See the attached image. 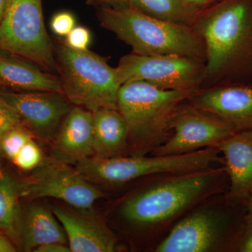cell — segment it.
I'll use <instances>...</instances> for the list:
<instances>
[{
	"label": "cell",
	"mask_w": 252,
	"mask_h": 252,
	"mask_svg": "<svg viewBox=\"0 0 252 252\" xmlns=\"http://www.w3.org/2000/svg\"><path fill=\"white\" fill-rule=\"evenodd\" d=\"M225 173L224 167H213L152 176L122 202L119 214L127 224L157 236L194 207L220 193Z\"/></svg>",
	"instance_id": "cell-1"
},
{
	"label": "cell",
	"mask_w": 252,
	"mask_h": 252,
	"mask_svg": "<svg viewBox=\"0 0 252 252\" xmlns=\"http://www.w3.org/2000/svg\"><path fill=\"white\" fill-rule=\"evenodd\" d=\"M192 27L205 49L203 89L252 79V0H220L199 12Z\"/></svg>",
	"instance_id": "cell-2"
},
{
	"label": "cell",
	"mask_w": 252,
	"mask_h": 252,
	"mask_svg": "<svg viewBox=\"0 0 252 252\" xmlns=\"http://www.w3.org/2000/svg\"><path fill=\"white\" fill-rule=\"evenodd\" d=\"M99 25L142 56L179 55L205 63L203 39L192 26L163 21L133 8L97 7Z\"/></svg>",
	"instance_id": "cell-3"
},
{
	"label": "cell",
	"mask_w": 252,
	"mask_h": 252,
	"mask_svg": "<svg viewBox=\"0 0 252 252\" xmlns=\"http://www.w3.org/2000/svg\"><path fill=\"white\" fill-rule=\"evenodd\" d=\"M197 92L165 90L141 81L123 84L118 92L117 109L127 125L133 156L152 153L165 142L176 113Z\"/></svg>",
	"instance_id": "cell-4"
},
{
	"label": "cell",
	"mask_w": 252,
	"mask_h": 252,
	"mask_svg": "<svg viewBox=\"0 0 252 252\" xmlns=\"http://www.w3.org/2000/svg\"><path fill=\"white\" fill-rule=\"evenodd\" d=\"M54 44L63 92L69 102L92 112L117 109L118 92L122 85L117 68L89 49H71L61 41Z\"/></svg>",
	"instance_id": "cell-5"
},
{
	"label": "cell",
	"mask_w": 252,
	"mask_h": 252,
	"mask_svg": "<svg viewBox=\"0 0 252 252\" xmlns=\"http://www.w3.org/2000/svg\"><path fill=\"white\" fill-rule=\"evenodd\" d=\"M217 147H207L175 156L91 157L77 163L76 169L89 182L102 185H125L138 179L167 173L198 171L213 167L220 161Z\"/></svg>",
	"instance_id": "cell-6"
},
{
	"label": "cell",
	"mask_w": 252,
	"mask_h": 252,
	"mask_svg": "<svg viewBox=\"0 0 252 252\" xmlns=\"http://www.w3.org/2000/svg\"><path fill=\"white\" fill-rule=\"evenodd\" d=\"M0 51L24 58L46 72H58L41 0H9L0 22Z\"/></svg>",
	"instance_id": "cell-7"
},
{
	"label": "cell",
	"mask_w": 252,
	"mask_h": 252,
	"mask_svg": "<svg viewBox=\"0 0 252 252\" xmlns=\"http://www.w3.org/2000/svg\"><path fill=\"white\" fill-rule=\"evenodd\" d=\"M211 198L194 207L176 222L154 252H215L225 250L231 218L226 210Z\"/></svg>",
	"instance_id": "cell-8"
},
{
	"label": "cell",
	"mask_w": 252,
	"mask_h": 252,
	"mask_svg": "<svg viewBox=\"0 0 252 252\" xmlns=\"http://www.w3.org/2000/svg\"><path fill=\"white\" fill-rule=\"evenodd\" d=\"M121 84L144 81L165 90L198 91L205 79V62L179 55L123 56L117 67Z\"/></svg>",
	"instance_id": "cell-9"
},
{
	"label": "cell",
	"mask_w": 252,
	"mask_h": 252,
	"mask_svg": "<svg viewBox=\"0 0 252 252\" xmlns=\"http://www.w3.org/2000/svg\"><path fill=\"white\" fill-rule=\"evenodd\" d=\"M18 189L20 196L58 199L83 212L91 211L95 202L103 197V193L77 169L53 157L43 159Z\"/></svg>",
	"instance_id": "cell-10"
},
{
	"label": "cell",
	"mask_w": 252,
	"mask_h": 252,
	"mask_svg": "<svg viewBox=\"0 0 252 252\" xmlns=\"http://www.w3.org/2000/svg\"><path fill=\"white\" fill-rule=\"evenodd\" d=\"M171 137L152 152L153 155L175 156L207 147H217L236 130L220 118L185 102L172 121Z\"/></svg>",
	"instance_id": "cell-11"
},
{
	"label": "cell",
	"mask_w": 252,
	"mask_h": 252,
	"mask_svg": "<svg viewBox=\"0 0 252 252\" xmlns=\"http://www.w3.org/2000/svg\"><path fill=\"white\" fill-rule=\"evenodd\" d=\"M0 97L15 109L32 135L42 140L55 137L72 108L63 92H0Z\"/></svg>",
	"instance_id": "cell-12"
},
{
	"label": "cell",
	"mask_w": 252,
	"mask_h": 252,
	"mask_svg": "<svg viewBox=\"0 0 252 252\" xmlns=\"http://www.w3.org/2000/svg\"><path fill=\"white\" fill-rule=\"evenodd\" d=\"M188 102L220 118L237 132L252 131V83L220 84L200 89Z\"/></svg>",
	"instance_id": "cell-13"
},
{
	"label": "cell",
	"mask_w": 252,
	"mask_h": 252,
	"mask_svg": "<svg viewBox=\"0 0 252 252\" xmlns=\"http://www.w3.org/2000/svg\"><path fill=\"white\" fill-rule=\"evenodd\" d=\"M51 149V157L68 165H77L94 155L93 112L75 106L63 119Z\"/></svg>",
	"instance_id": "cell-14"
},
{
	"label": "cell",
	"mask_w": 252,
	"mask_h": 252,
	"mask_svg": "<svg viewBox=\"0 0 252 252\" xmlns=\"http://www.w3.org/2000/svg\"><path fill=\"white\" fill-rule=\"evenodd\" d=\"M55 216L62 225L68 246L72 252H113L117 240L109 228L88 212L53 207Z\"/></svg>",
	"instance_id": "cell-15"
},
{
	"label": "cell",
	"mask_w": 252,
	"mask_h": 252,
	"mask_svg": "<svg viewBox=\"0 0 252 252\" xmlns=\"http://www.w3.org/2000/svg\"><path fill=\"white\" fill-rule=\"evenodd\" d=\"M217 148L223 154L225 170L230 180V198L250 195L252 191V131L235 132Z\"/></svg>",
	"instance_id": "cell-16"
},
{
	"label": "cell",
	"mask_w": 252,
	"mask_h": 252,
	"mask_svg": "<svg viewBox=\"0 0 252 252\" xmlns=\"http://www.w3.org/2000/svg\"><path fill=\"white\" fill-rule=\"evenodd\" d=\"M0 86L27 92H63L59 76L23 60L6 56H0Z\"/></svg>",
	"instance_id": "cell-17"
},
{
	"label": "cell",
	"mask_w": 252,
	"mask_h": 252,
	"mask_svg": "<svg viewBox=\"0 0 252 252\" xmlns=\"http://www.w3.org/2000/svg\"><path fill=\"white\" fill-rule=\"evenodd\" d=\"M94 116V155L121 157L128 146V131L122 114L114 109H100Z\"/></svg>",
	"instance_id": "cell-18"
},
{
	"label": "cell",
	"mask_w": 252,
	"mask_h": 252,
	"mask_svg": "<svg viewBox=\"0 0 252 252\" xmlns=\"http://www.w3.org/2000/svg\"><path fill=\"white\" fill-rule=\"evenodd\" d=\"M26 251H34L48 243L67 242L64 230L52 210L39 205H31L25 212L19 227Z\"/></svg>",
	"instance_id": "cell-19"
},
{
	"label": "cell",
	"mask_w": 252,
	"mask_h": 252,
	"mask_svg": "<svg viewBox=\"0 0 252 252\" xmlns=\"http://www.w3.org/2000/svg\"><path fill=\"white\" fill-rule=\"evenodd\" d=\"M130 7L163 21L192 26L199 12L182 0H128Z\"/></svg>",
	"instance_id": "cell-20"
},
{
	"label": "cell",
	"mask_w": 252,
	"mask_h": 252,
	"mask_svg": "<svg viewBox=\"0 0 252 252\" xmlns=\"http://www.w3.org/2000/svg\"><path fill=\"white\" fill-rule=\"evenodd\" d=\"M18 185L10 177L0 174V230L11 238L19 235Z\"/></svg>",
	"instance_id": "cell-21"
},
{
	"label": "cell",
	"mask_w": 252,
	"mask_h": 252,
	"mask_svg": "<svg viewBox=\"0 0 252 252\" xmlns=\"http://www.w3.org/2000/svg\"><path fill=\"white\" fill-rule=\"evenodd\" d=\"M32 133L23 127L16 126L5 134L0 140V150L11 160H14L18 152L28 141L32 138Z\"/></svg>",
	"instance_id": "cell-22"
},
{
	"label": "cell",
	"mask_w": 252,
	"mask_h": 252,
	"mask_svg": "<svg viewBox=\"0 0 252 252\" xmlns=\"http://www.w3.org/2000/svg\"><path fill=\"white\" fill-rule=\"evenodd\" d=\"M42 160L41 149L32 138L18 152L12 161L19 168L30 171L35 169Z\"/></svg>",
	"instance_id": "cell-23"
},
{
	"label": "cell",
	"mask_w": 252,
	"mask_h": 252,
	"mask_svg": "<svg viewBox=\"0 0 252 252\" xmlns=\"http://www.w3.org/2000/svg\"><path fill=\"white\" fill-rule=\"evenodd\" d=\"M92 41L90 30L84 26H76L64 37L63 42L71 49L85 51L89 49Z\"/></svg>",
	"instance_id": "cell-24"
},
{
	"label": "cell",
	"mask_w": 252,
	"mask_h": 252,
	"mask_svg": "<svg viewBox=\"0 0 252 252\" xmlns=\"http://www.w3.org/2000/svg\"><path fill=\"white\" fill-rule=\"evenodd\" d=\"M50 26L54 34L64 38L76 26L75 16L69 11H60L51 18Z\"/></svg>",
	"instance_id": "cell-25"
},
{
	"label": "cell",
	"mask_w": 252,
	"mask_h": 252,
	"mask_svg": "<svg viewBox=\"0 0 252 252\" xmlns=\"http://www.w3.org/2000/svg\"><path fill=\"white\" fill-rule=\"evenodd\" d=\"M22 124V120L11 106L0 97V140L16 126Z\"/></svg>",
	"instance_id": "cell-26"
},
{
	"label": "cell",
	"mask_w": 252,
	"mask_h": 252,
	"mask_svg": "<svg viewBox=\"0 0 252 252\" xmlns=\"http://www.w3.org/2000/svg\"><path fill=\"white\" fill-rule=\"evenodd\" d=\"M238 250L241 252H252V216L249 215L242 238L238 244Z\"/></svg>",
	"instance_id": "cell-27"
},
{
	"label": "cell",
	"mask_w": 252,
	"mask_h": 252,
	"mask_svg": "<svg viewBox=\"0 0 252 252\" xmlns=\"http://www.w3.org/2000/svg\"><path fill=\"white\" fill-rule=\"evenodd\" d=\"M89 4L99 6H109L112 8L129 7L128 0H87Z\"/></svg>",
	"instance_id": "cell-28"
},
{
	"label": "cell",
	"mask_w": 252,
	"mask_h": 252,
	"mask_svg": "<svg viewBox=\"0 0 252 252\" xmlns=\"http://www.w3.org/2000/svg\"><path fill=\"white\" fill-rule=\"evenodd\" d=\"M35 252H70L69 246L61 243H48L41 245L34 250Z\"/></svg>",
	"instance_id": "cell-29"
},
{
	"label": "cell",
	"mask_w": 252,
	"mask_h": 252,
	"mask_svg": "<svg viewBox=\"0 0 252 252\" xmlns=\"http://www.w3.org/2000/svg\"><path fill=\"white\" fill-rule=\"evenodd\" d=\"M190 9L197 12H200L220 0H182Z\"/></svg>",
	"instance_id": "cell-30"
},
{
	"label": "cell",
	"mask_w": 252,
	"mask_h": 252,
	"mask_svg": "<svg viewBox=\"0 0 252 252\" xmlns=\"http://www.w3.org/2000/svg\"><path fill=\"white\" fill-rule=\"evenodd\" d=\"M16 249L7 239L0 235V252H14Z\"/></svg>",
	"instance_id": "cell-31"
},
{
	"label": "cell",
	"mask_w": 252,
	"mask_h": 252,
	"mask_svg": "<svg viewBox=\"0 0 252 252\" xmlns=\"http://www.w3.org/2000/svg\"><path fill=\"white\" fill-rule=\"evenodd\" d=\"M9 0H0V22L2 20Z\"/></svg>",
	"instance_id": "cell-32"
},
{
	"label": "cell",
	"mask_w": 252,
	"mask_h": 252,
	"mask_svg": "<svg viewBox=\"0 0 252 252\" xmlns=\"http://www.w3.org/2000/svg\"><path fill=\"white\" fill-rule=\"evenodd\" d=\"M249 210H250V215L252 216V191L250 195V200H249Z\"/></svg>",
	"instance_id": "cell-33"
}]
</instances>
